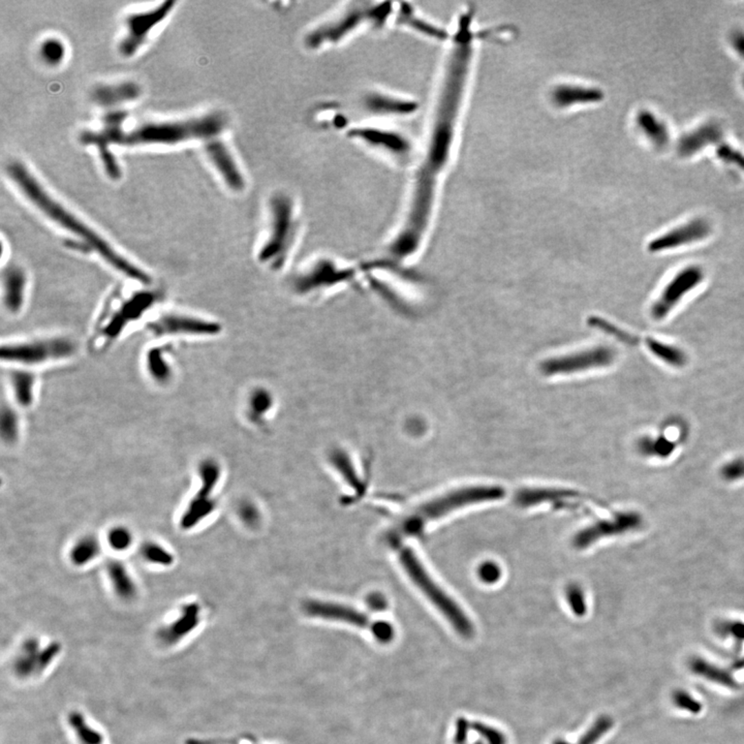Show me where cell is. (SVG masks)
Masks as SVG:
<instances>
[{
  "mask_svg": "<svg viewBox=\"0 0 744 744\" xmlns=\"http://www.w3.org/2000/svg\"><path fill=\"white\" fill-rule=\"evenodd\" d=\"M68 720L79 744H105L101 733L89 724L84 714L74 710L68 714Z\"/></svg>",
  "mask_w": 744,
  "mask_h": 744,
  "instance_id": "obj_29",
  "label": "cell"
},
{
  "mask_svg": "<svg viewBox=\"0 0 744 744\" xmlns=\"http://www.w3.org/2000/svg\"><path fill=\"white\" fill-rule=\"evenodd\" d=\"M304 611L310 616L341 621V623L356 625V627H370V631L372 630L373 623H370V619L363 613L349 606L337 605L334 603L310 601L304 605Z\"/></svg>",
  "mask_w": 744,
  "mask_h": 744,
  "instance_id": "obj_18",
  "label": "cell"
},
{
  "mask_svg": "<svg viewBox=\"0 0 744 744\" xmlns=\"http://www.w3.org/2000/svg\"><path fill=\"white\" fill-rule=\"evenodd\" d=\"M400 563L410 579L420 588L421 592L439 609V612L449 621L459 635L470 638L474 635V625L459 606L433 581L418 557L410 549L399 551Z\"/></svg>",
  "mask_w": 744,
  "mask_h": 744,
  "instance_id": "obj_5",
  "label": "cell"
},
{
  "mask_svg": "<svg viewBox=\"0 0 744 744\" xmlns=\"http://www.w3.org/2000/svg\"><path fill=\"white\" fill-rule=\"evenodd\" d=\"M205 150L230 190L241 192L245 188V178L231 151L221 139L215 138L205 142Z\"/></svg>",
  "mask_w": 744,
  "mask_h": 744,
  "instance_id": "obj_15",
  "label": "cell"
},
{
  "mask_svg": "<svg viewBox=\"0 0 744 744\" xmlns=\"http://www.w3.org/2000/svg\"><path fill=\"white\" fill-rule=\"evenodd\" d=\"M332 460L337 470L341 472V474L345 476V481L349 482L351 486L356 487V488L360 486L359 478H358L357 474L354 470L353 464L350 461L349 457L345 454L337 452L333 455Z\"/></svg>",
  "mask_w": 744,
  "mask_h": 744,
  "instance_id": "obj_40",
  "label": "cell"
},
{
  "mask_svg": "<svg viewBox=\"0 0 744 744\" xmlns=\"http://www.w3.org/2000/svg\"><path fill=\"white\" fill-rule=\"evenodd\" d=\"M466 735H467V724H466L464 718H460L457 725V734H456L457 743L465 744Z\"/></svg>",
  "mask_w": 744,
  "mask_h": 744,
  "instance_id": "obj_50",
  "label": "cell"
},
{
  "mask_svg": "<svg viewBox=\"0 0 744 744\" xmlns=\"http://www.w3.org/2000/svg\"><path fill=\"white\" fill-rule=\"evenodd\" d=\"M647 348L652 355L673 368H681L687 364V356L674 345H667L656 339H650L647 341Z\"/></svg>",
  "mask_w": 744,
  "mask_h": 744,
  "instance_id": "obj_31",
  "label": "cell"
},
{
  "mask_svg": "<svg viewBox=\"0 0 744 744\" xmlns=\"http://www.w3.org/2000/svg\"><path fill=\"white\" fill-rule=\"evenodd\" d=\"M476 744H482V743H476Z\"/></svg>",
  "mask_w": 744,
  "mask_h": 744,
  "instance_id": "obj_54",
  "label": "cell"
},
{
  "mask_svg": "<svg viewBox=\"0 0 744 744\" xmlns=\"http://www.w3.org/2000/svg\"><path fill=\"white\" fill-rule=\"evenodd\" d=\"M588 325L594 328L599 329L602 332L607 333V334L611 335V336L615 337L619 339L621 343H627V345H636L638 343L637 337L634 335L630 334V333L625 332V331L621 330V329L617 328L614 325L610 324L607 322L606 320L598 318V316H592L588 320Z\"/></svg>",
  "mask_w": 744,
  "mask_h": 744,
  "instance_id": "obj_36",
  "label": "cell"
},
{
  "mask_svg": "<svg viewBox=\"0 0 744 744\" xmlns=\"http://www.w3.org/2000/svg\"><path fill=\"white\" fill-rule=\"evenodd\" d=\"M635 523V518L629 515L619 516L613 521H602L576 534L574 545L576 548L583 549L592 545L603 536L615 534L631 527Z\"/></svg>",
  "mask_w": 744,
  "mask_h": 744,
  "instance_id": "obj_20",
  "label": "cell"
},
{
  "mask_svg": "<svg viewBox=\"0 0 744 744\" xmlns=\"http://www.w3.org/2000/svg\"><path fill=\"white\" fill-rule=\"evenodd\" d=\"M59 647L57 643H50L43 647L37 639L27 640L14 658V672L21 677L39 674L49 666L54 656H57Z\"/></svg>",
  "mask_w": 744,
  "mask_h": 744,
  "instance_id": "obj_14",
  "label": "cell"
},
{
  "mask_svg": "<svg viewBox=\"0 0 744 744\" xmlns=\"http://www.w3.org/2000/svg\"><path fill=\"white\" fill-rule=\"evenodd\" d=\"M613 726L612 718L609 716H601L590 727V730L578 741V744H594L598 743Z\"/></svg>",
  "mask_w": 744,
  "mask_h": 744,
  "instance_id": "obj_39",
  "label": "cell"
},
{
  "mask_svg": "<svg viewBox=\"0 0 744 744\" xmlns=\"http://www.w3.org/2000/svg\"><path fill=\"white\" fill-rule=\"evenodd\" d=\"M722 137L723 130L720 124H704L681 139L678 144L679 153L683 157H691L708 145L718 142Z\"/></svg>",
  "mask_w": 744,
  "mask_h": 744,
  "instance_id": "obj_21",
  "label": "cell"
},
{
  "mask_svg": "<svg viewBox=\"0 0 744 744\" xmlns=\"http://www.w3.org/2000/svg\"><path fill=\"white\" fill-rule=\"evenodd\" d=\"M151 332L155 335H213L219 331V326L212 322L194 318L188 314H165L150 324Z\"/></svg>",
  "mask_w": 744,
  "mask_h": 744,
  "instance_id": "obj_13",
  "label": "cell"
},
{
  "mask_svg": "<svg viewBox=\"0 0 744 744\" xmlns=\"http://www.w3.org/2000/svg\"><path fill=\"white\" fill-rule=\"evenodd\" d=\"M141 556L146 563L157 567H171L175 563L173 553L163 545L157 542H146L142 545L140 550Z\"/></svg>",
  "mask_w": 744,
  "mask_h": 744,
  "instance_id": "obj_32",
  "label": "cell"
},
{
  "mask_svg": "<svg viewBox=\"0 0 744 744\" xmlns=\"http://www.w3.org/2000/svg\"><path fill=\"white\" fill-rule=\"evenodd\" d=\"M604 94L600 89L576 85H561L553 90L552 97L559 107H569L576 103H590L600 101Z\"/></svg>",
  "mask_w": 744,
  "mask_h": 744,
  "instance_id": "obj_24",
  "label": "cell"
},
{
  "mask_svg": "<svg viewBox=\"0 0 744 744\" xmlns=\"http://www.w3.org/2000/svg\"><path fill=\"white\" fill-rule=\"evenodd\" d=\"M39 54L46 63L57 66L66 56V48L59 39H48L41 43Z\"/></svg>",
  "mask_w": 744,
  "mask_h": 744,
  "instance_id": "obj_37",
  "label": "cell"
},
{
  "mask_svg": "<svg viewBox=\"0 0 744 744\" xmlns=\"http://www.w3.org/2000/svg\"><path fill=\"white\" fill-rule=\"evenodd\" d=\"M703 279L704 273L700 267L690 266L679 271L652 304L650 312L652 318L656 321L666 318L683 298L697 288Z\"/></svg>",
  "mask_w": 744,
  "mask_h": 744,
  "instance_id": "obj_12",
  "label": "cell"
},
{
  "mask_svg": "<svg viewBox=\"0 0 744 744\" xmlns=\"http://www.w3.org/2000/svg\"><path fill=\"white\" fill-rule=\"evenodd\" d=\"M366 109L379 115H408L416 109L414 101L398 99L383 93H372L366 97Z\"/></svg>",
  "mask_w": 744,
  "mask_h": 744,
  "instance_id": "obj_23",
  "label": "cell"
},
{
  "mask_svg": "<svg viewBox=\"0 0 744 744\" xmlns=\"http://www.w3.org/2000/svg\"><path fill=\"white\" fill-rule=\"evenodd\" d=\"M4 299L10 312H16L24 301L26 279L24 272L16 267H10L3 274Z\"/></svg>",
  "mask_w": 744,
  "mask_h": 744,
  "instance_id": "obj_26",
  "label": "cell"
},
{
  "mask_svg": "<svg viewBox=\"0 0 744 744\" xmlns=\"http://www.w3.org/2000/svg\"><path fill=\"white\" fill-rule=\"evenodd\" d=\"M725 474L727 478H739V476L744 474V464L743 461L732 462V464H729L725 467Z\"/></svg>",
  "mask_w": 744,
  "mask_h": 744,
  "instance_id": "obj_47",
  "label": "cell"
},
{
  "mask_svg": "<svg viewBox=\"0 0 744 744\" xmlns=\"http://www.w3.org/2000/svg\"><path fill=\"white\" fill-rule=\"evenodd\" d=\"M474 729L479 734L482 735L488 744H505V737L499 730L479 723L474 724Z\"/></svg>",
  "mask_w": 744,
  "mask_h": 744,
  "instance_id": "obj_45",
  "label": "cell"
},
{
  "mask_svg": "<svg viewBox=\"0 0 744 744\" xmlns=\"http://www.w3.org/2000/svg\"><path fill=\"white\" fill-rule=\"evenodd\" d=\"M710 231L712 230L707 221L704 219H694L652 240L648 245V250L650 252H661L689 245L705 239L710 236Z\"/></svg>",
  "mask_w": 744,
  "mask_h": 744,
  "instance_id": "obj_16",
  "label": "cell"
},
{
  "mask_svg": "<svg viewBox=\"0 0 744 744\" xmlns=\"http://www.w3.org/2000/svg\"><path fill=\"white\" fill-rule=\"evenodd\" d=\"M616 359V352L608 345H599L584 351L576 352L561 357L545 360L540 366L541 372L546 376L567 375L573 373L608 368Z\"/></svg>",
  "mask_w": 744,
  "mask_h": 744,
  "instance_id": "obj_9",
  "label": "cell"
},
{
  "mask_svg": "<svg viewBox=\"0 0 744 744\" xmlns=\"http://www.w3.org/2000/svg\"><path fill=\"white\" fill-rule=\"evenodd\" d=\"M716 154L718 159H722L725 163L735 165L744 171V154L741 151L733 148L730 145L723 144L716 151Z\"/></svg>",
  "mask_w": 744,
  "mask_h": 744,
  "instance_id": "obj_43",
  "label": "cell"
},
{
  "mask_svg": "<svg viewBox=\"0 0 744 744\" xmlns=\"http://www.w3.org/2000/svg\"><path fill=\"white\" fill-rule=\"evenodd\" d=\"M200 488L184 509L179 524L182 530H192L204 521L217 507L212 493L221 476V468L213 460H205L199 467Z\"/></svg>",
  "mask_w": 744,
  "mask_h": 744,
  "instance_id": "obj_8",
  "label": "cell"
},
{
  "mask_svg": "<svg viewBox=\"0 0 744 744\" xmlns=\"http://www.w3.org/2000/svg\"><path fill=\"white\" fill-rule=\"evenodd\" d=\"M735 667H736V668H743V667H744V658H743V660H741V662L737 663V665H735Z\"/></svg>",
  "mask_w": 744,
  "mask_h": 744,
  "instance_id": "obj_52",
  "label": "cell"
},
{
  "mask_svg": "<svg viewBox=\"0 0 744 744\" xmlns=\"http://www.w3.org/2000/svg\"><path fill=\"white\" fill-rule=\"evenodd\" d=\"M638 124L642 132L656 146L663 147L669 142V132L664 122L648 111H642L638 115Z\"/></svg>",
  "mask_w": 744,
  "mask_h": 744,
  "instance_id": "obj_30",
  "label": "cell"
},
{
  "mask_svg": "<svg viewBox=\"0 0 744 744\" xmlns=\"http://www.w3.org/2000/svg\"><path fill=\"white\" fill-rule=\"evenodd\" d=\"M478 575L485 583L492 584L499 581L501 576V570L497 563L493 561H485L479 567Z\"/></svg>",
  "mask_w": 744,
  "mask_h": 744,
  "instance_id": "obj_44",
  "label": "cell"
},
{
  "mask_svg": "<svg viewBox=\"0 0 744 744\" xmlns=\"http://www.w3.org/2000/svg\"><path fill=\"white\" fill-rule=\"evenodd\" d=\"M12 391L14 397L22 406L32 403L34 379L32 375L25 372L14 373L12 376Z\"/></svg>",
  "mask_w": 744,
  "mask_h": 744,
  "instance_id": "obj_34",
  "label": "cell"
},
{
  "mask_svg": "<svg viewBox=\"0 0 744 744\" xmlns=\"http://www.w3.org/2000/svg\"><path fill=\"white\" fill-rule=\"evenodd\" d=\"M573 495L572 491L559 489H523L518 491L515 501L521 507H530L547 501H563L573 497Z\"/></svg>",
  "mask_w": 744,
  "mask_h": 744,
  "instance_id": "obj_28",
  "label": "cell"
},
{
  "mask_svg": "<svg viewBox=\"0 0 744 744\" xmlns=\"http://www.w3.org/2000/svg\"><path fill=\"white\" fill-rule=\"evenodd\" d=\"M731 41H732L735 51H737V53L744 59V32H741V31L735 32L731 37Z\"/></svg>",
  "mask_w": 744,
  "mask_h": 744,
  "instance_id": "obj_48",
  "label": "cell"
},
{
  "mask_svg": "<svg viewBox=\"0 0 744 744\" xmlns=\"http://www.w3.org/2000/svg\"><path fill=\"white\" fill-rule=\"evenodd\" d=\"M8 172L12 181L32 204H34L41 212L45 213L49 219L55 221L60 227L82 240L89 250H93L95 254L101 256V258L110 266L113 267L125 277L136 279L141 283L148 281V277L142 270L123 258L119 252L114 250L103 238L97 235L76 215L70 213L68 209L64 208L52 197H50L25 165L16 161L8 165Z\"/></svg>",
  "mask_w": 744,
  "mask_h": 744,
  "instance_id": "obj_3",
  "label": "cell"
},
{
  "mask_svg": "<svg viewBox=\"0 0 744 744\" xmlns=\"http://www.w3.org/2000/svg\"><path fill=\"white\" fill-rule=\"evenodd\" d=\"M725 632L730 633L731 635L734 636L735 638L744 640V625L743 623H731V625H726L725 627H723Z\"/></svg>",
  "mask_w": 744,
  "mask_h": 744,
  "instance_id": "obj_49",
  "label": "cell"
},
{
  "mask_svg": "<svg viewBox=\"0 0 744 744\" xmlns=\"http://www.w3.org/2000/svg\"><path fill=\"white\" fill-rule=\"evenodd\" d=\"M554 744H569V743H565V741H557V743H555Z\"/></svg>",
  "mask_w": 744,
  "mask_h": 744,
  "instance_id": "obj_53",
  "label": "cell"
},
{
  "mask_svg": "<svg viewBox=\"0 0 744 744\" xmlns=\"http://www.w3.org/2000/svg\"><path fill=\"white\" fill-rule=\"evenodd\" d=\"M114 594L122 601H132L138 594V586L128 567L119 561H111L105 567Z\"/></svg>",
  "mask_w": 744,
  "mask_h": 744,
  "instance_id": "obj_22",
  "label": "cell"
},
{
  "mask_svg": "<svg viewBox=\"0 0 744 744\" xmlns=\"http://www.w3.org/2000/svg\"><path fill=\"white\" fill-rule=\"evenodd\" d=\"M352 136L370 146L381 149L385 152L395 155L408 154L410 150V143L401 134L389 130L373 128H360L352 130Z\"/></svg>",
  "mask_w": 744,
  "mask_h": 744,
  "instance_id": "obj_19",
  "label": "cell"
},
{
  "mask_svg": "<svg viewBox=\"0 0 744 744\" xmlns=\"http://www.w3.org/2000/svg\"><path fill=\"white\" fill-rule=\"evenodd\" d=\"M126 117L128 116L124 112H112L105 116V124L101 132H85L80 137L82 144L94 145L99 148L101 163L105 173L111 179L119 178L121 170L110 150V145H172L194 139H202L207 142L219 138L228 125L227 117L223 113L213 112L203 117L183 121L145 123L130 132H123L122 122Z\"/></svg>",
  "mask_w": 744,
  "mask_h": 744,
  "instance_id": "obj_2",
  "label": "cell"
},
{
  "mask_svg": "<svg viewBox=\"0 0 744 744\" xmlns=\"http://www.w3.org/2000/svg\"><path fill=\"white\" fill-rule=\"evenodd\" d=\"M390 12L391 8L383 4L373 6L372 2L354 3L339 16L312 29L305 37L306 46L310 49H320L339 43L366 23L381 24Z\"/></svg>",
  "mask_w": 744,
  "mask_h": 744,
  "instance_id": "obj_4",
  "label": "cell"
},
{
  "mask_svg": "<svg viewBox=\"0 0 744 744\" xmlns=\"http://www.w3.org/2000/svg\"><path fill=\"white\" fill-rule=\"evenodd\" d=\"M401 18L404 23L406 22V24L410 25L416 30L421 31V32L425 33L429 37H436V39H443L445 37V33L441 29L430 26L427 23L423 22L420 19L416 18V16H412V12L410 10H404L403 8Z\"/></svg>",
  "mask_w": 744,
  "mask_h": 744,
  "instance_id": "obj_41",
  "label": "cell"
},
{
  "mask_svg": "<svg viewBox=\"0 0 744 744\" xmlns=\"http://www.w3.org/2000/svg\"><path fill=\"white\" fill-rule=\"evenodd\" d=\"M19 421L16 412L8 408L2 406L1 412V437L6 443H12L18 439Z\"/></svg>",
  "mask_w": 744,
  "mask_h": 744,
  "instance_id": "obj_38",
  "label": "cell"
},
{
  "mask_svg": "<svg viewBox=\"0 0 744 744\" xmlns=\"http://www.w3.org/2000/svg\"><path fill=\"white\" fill-rule=\"evenodd\" d=\"M567 599L574 614L577 615V616H583L585 614V600H584L583 592L578 586L572 585L567 587Z\"/></svg>",
  "mask_w": 744,
  "mask_h": 744,
  "instance_id": "obj_42",
  "label": "cell"
},
{
  "mask_svg": "<svg viewBox=\"0 0 744 744\" xmlns=\"http://www.w3.org/2000/svg\"><path fill=\"white\" fill-rule=\"evenodd\" d=\"M505 491L496 486H476L452 491L443 496L437 497L419 507L414 515L404 522V534H416L422 530L425 524L431 520L447 515L454 510L460 509L472 503L483 501H497L503 499Z\"/></svg>",
  "mask_w": 744,
  "mask_h": 744,
  "instance_id": "obj_6",
  "label": "cell"
},
{
  "mask_svg": "<svg viewBox=\"0 0 744 744\" xmlns=\"http://www.w3.org/2000/svg\"><path fill=\"white\" fill-rule=\"evenodd\" d=\"M140 87L134 83H122V84L101 86L93 92V101L101 105H120L126 101H134L140 95Z\"/></svg>",
  "mask_w": 744,
  "mask_h": 744,
  "instance_id": "obj_25",
  "label": "cell"
},
{
  "mask_svg": "<svg viewBox=\"0 0 744 744\" xmlns=\"http://www.w3.org/2000/svg\"><path fill=\"white\" fill-rule=\"evenodd\" d=\"M74 345L66 339H39L10 343L2 348L4 361L23 365H39L72 355Z\"/></svg>",
  "mask_w": 744,
  "mask_h": 744,
  "instance_id": "obj_7",
  "label": "cell"
},
{
  "mask_svg": "<svg viewBox=\"0 0 744 744\" xmlns=\"http://www.w3.org/2000/svg\"><path fill=\"white\" fill-rule=\"evenodd\" d=\"M202 609L198 603H188L180 608L177 616L163 625L157 632V638L165 646H173L186 636L192 634L200 625Z\"/></svg>",
  "mask_w": 744,
  "mask_h": 744,
  "instance_id": "obj_17",
  "label": "cell"
},
{
  "mask_svg": "<svg viewBox=\"0 0 744 744\" xmlns=\"http://www.w3.org/2000/svg\"><path fill=\"white\" fill-rule=\"evenodd\" d=\"M101 546L97 536L87 534L79 539L70 550V561L81 567L94 561L101 554Z\"/></svg>",
  "mask_w": 744,
  "mask_h": 744,
  "instance_id": "obj_27",
  "label": "cell"
},
{
  "mask_svg": "<svg viewBox=\"0 0 744 744\" xmlns=\"http://www.w3.org/2000/svg\"><path fill=\"white\" fill-rule=\"evenodd\" d=\"M674 702L677 706L683 708V710H689L692 714H699L702 710L701 704L699 702L696 701L691 696L683 693V692H678V693L675 694Z\"/></svg>",
  "mask_w": 744,
  "mask_h": 744,
  "instance_id": "obj_46",
  "label": "cell"
},
{
  "mask_svg": "<svg viewBox=\"0 0 744 744\" xmlns=\"http://www.w3.org/2000/svg\"><path fill=\"white\" fill-rule=\"evenodd\" d=\"M175 4V1L169 0L153 10L130 14L126 19L128 33L119 45L120 53L125 57L136 54L139 48L146 41L149 32L167 18Z\"/></svg>",
  "mask_w": 744,
  "mask_h": 744,
  "instance_id": "obj_11",
  "label": "cell"
},
{
  "mask_svg": "<svg viewBox=\"0 0 744 744\" xmlns=\"http://www.w3.org/2000/svg\"><path fill=\"white\" fill-rule=\"evenodd\" d=\"M691 668L697 674L702 675V676L721 683V685H724L729 687H735V685H736L734 679L728 673L725 672L722 669H718V667L714 666V665L708 664L706 661L701 660V658H695V660L692 661Z\"/></svg>",
  "mask_w": 744,
  "mask_h": 744,
  "instance_id": "obj_33",
  "label": "cell"
},
{
  "mask_svg": "<svg viewBox=\"0 0 744 744\" xmlns=\"http://www.w3.org/2000/svg\"><path fill=\"white\" fill-rule=\"evenodd\" d=\"M293 200L283 192H277L270 200V237L263 257L271 259L288 250L296 231Z\"/></svg>",
  "mask_w": 744,
  "mask_h": 744,
  "instance_id": "obj_10",
  "label": "cell"
},
{
  "mask_svg": "<svg viewBox=\"0 0 744 744\" xmlns=\"http://www.w3.org/2000/svg\"><path fill=\"white\" fill-rule=\"evenodd\" d=\"M370 605L372 608L381 609L385 606V602L383 601V598L381 596H372L370 598Z\"/></svg>",
  "mask_w": 744,
  "mask_h": 744,
  "instance_id": "obj_51",
  "label": "cell"
},
{
  "mask_svg": "<svg viewBox=\"0 0 744 744\" xmlns=\"http://www.w3.org/2000/svg\"><path fill=\"white\" fill-rule=\"evenodd\" d=\"M472 17L474 10H468L461 14L458 22L426 152L414 177L408 217L403 227L390 244V254L398 260L408 258L420 246L432 211L437 179L449 159L472 55Z\"/></svg>",
  "mask_w": 744,
  "mask_h": 744,
  "instance_id": "obj_1",
  "label": "cell"
},
{
  "mask_svg": "<svg viewBox=\"0 0 744 744\" xmlns=\"http://www.w3.org/2000/svg\"><path fill=\"white\" fill-rule=\"evenodd\" d=\"M107 541L110 548L116 552H125L134 544V534L125 526H114L108 532Z\"/></svg>",
  "mask_w": 744,
  "mask_h": 744,
  "instance_id": "obj_35",
  "label": "cell"
}]
</instances>
